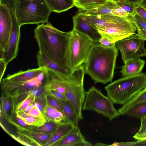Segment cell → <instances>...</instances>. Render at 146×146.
Returning a JSON list of instances; mask_svg holds the SVG:
<instances>
[{
    "label": "cell",
    "mask_w": 146,
    "mask_h": 146,
    "mask_svg": "<svg viewBox=\"0 0 146 146\" xmlns=\"http://www.w3.org/2000/svg\"><path fill=\"white\" fill-rule=\"evenodd\" d=\"M53 133H43L32 131L29 136L37 145H44L50 138Z\"/></svg>",
    "instance_id": "obj_26"
},
{
    "label": "cell",
    "mask_w": 146,
    "mask_h": 146,
    "mask_svg": "<svg viewBox=\"0 0 146 146\" xmlns=\"http://www.w3.org/2000/svg\"><path fill=\"white\" fill-rule=\"evenodd\" d=\"M34 33L39 48L38 52L71 72L66 64L70 32L61 31L48 22L38 25Z\"/></svg>",
    "instance_id": "obj_1"
},
{
    "label": "cell",
    "mask_w": 146,
    "mask_h": 146,
    "mask_svg": "<svg viewBox=\"0 0 146 146\" xmlns=\"http://www.w3.org/2000/svg\"><path fill=\"white\" fill-rule=\"evenodd\" d=\"M95 146H107L108 145H106V144H104L103 143H96L95 145H94Z\"/></svg>",
    "instance_id": "obj_50"
},
{
    "label": "cell",
    "mask_w": 146,
    "mask_h": 146,
    "mask_svg": "<svg viewBox=\"0 0 146 146\" xmlns=\"http://www.w3.org/2000/svg\"><path fill=\"white\" fill-rule=\"evenodd\" d=\"M138 34L140 35L143 39L146 41V29L141 28H137Z\"/></svg>",
    "instance_id": "obj_43"
},
{
    "label": "cell",
    "mask_w": 146,
    "mask_h": 146,
    "mask_svg": "<svg viewBox=\"0 0 146 146\" xmlns=\"http://www.w3.org/2000/svg\"><path fill=\"white\" fill-rule=\"evenodd\" d=\"M12 20L9 9L0 4V58L8 41L12 28Z\"/></svg>",
    "instance_id": "obj_12"
},
{
    "label": "cell",
    "mask_w": 146,
    "mask_h": 146,
    "mask_svg": "<svg viewBox=\"0 0 146 146\" xmlns=\"http://www.w3.org/2000/svg\"></svg>",
    "instance_id": "obj_52"
},
{
    "label": "cell",
    "mask_w": 146,
    "mask_h": 146,
    "mask_svg": "<svg viewBox=\"0 0 146 146\" xmlns=\"http://www.w3.org/2000/svg\"><path fill=\"white\" fill-rule=\"evenodd\" d=\"M45 96L47 102L51 106L64 113L62 106L58 100L47 94H46Z\"/></svg>",
    "instance_id": "obj_31"
},
{
    "label": "cell",
    "mask_w": 146,
    "mask_h": 146,
    "mask_svg": "<svg viewBox=\"0 0 146 146\" xmlns=\"http://www.w3.org/2000/svg\"><path fill=\"white\" fill-rule=\"evenodd\" d=\"M118 54V50L115 46L106 47L94 43L84 64L85 74L95 83L111 82Z\"/></svg>",
    "instance_id": "obj_2"
},
{
    "label": "cell",
    "mask_w": 146,
    "mask_h": 146,
    "mask_svg": "<svg viewBox=\"0 0 146 146\" xmlns=\"http://www.w3.org/2000/svg\"><path fill=\"white\" fill-rule=\"evenodd\" d=\"M133 137L138 141L146 140V133L138 135H134Z\"/></svg>",
    "instance_id": "obj_45"
},
{
    "label": "cell",
    "mask_w": 146,
    "mask_h": 146,
    "mask_svg": "<svg viewBox=\"0 0 146 146\" xmlns=\"http://www.w3.org/2000/svg\"><path fill=\"white\" fill-rule=\"evenodd\" d=\"M18 3H23L31 1L37 0H17Z\"/></svg>",
    "instance_id": "obj_49"
},
{
    "label": "cell",
    "mask_w": 146,
    "mask_h": 146,
    "mask_svg": "<svg viewBox=\"0 0 146 146\" xmlns=\"http://www.w3.org/2000/svg\"><path fill=\"white\" fill-rule=\"evenodd\" d=\"M108 0H74V5L80 10H87L103 4Z\"/></svg>",
    "instance_id": "obj_24"
},
{
    "label": "cell",
    "mask_w": 146,
    "mask_h": 146,
    "mask_svg": "<svg viewBox=\"0 0 146 146\" xmlns=\"http://www.w3.org/2000/svg\"><path fill=\"white\" fill-rule=\"evenodd\" d=\"M52 12L44 0L17 3V17L21 26L47 23Z\"/></svg>",
    "instance_id": "obj_6"
},
{
    "label": "cell",
    "mask_w": 146,
    "mask_h": 146,
    "mask_svg": "<svg viewBox=\"0 0 146 146\" xmlns=\"http://www.w3.org/2000/svg\"><path fill=\"white\" fill-rule=\"evenodd\" d=\"M76 127L69 121L61 123L44 146H54Z\"/></svg>",
    "instance_id": "obj_17"
},
{
    "label": "cell",
    "mask_w": 146,
    "mask_h": 146,
    "mask_svg": "<svg viewBox=\"0 0 146 146\" xmlns=\"http://www.w3.org/2000/svg\"><path fill=\"white\" fill-rule=\"evenodd\" d=\"M145 40L135 33L115 43V46L121 53L124 63L127 60L141 57H146Z\"/></svg>",
    "instance_id": "obj_10"
},
{
    "label": "cell",
    "mask_w": 146,
    "mask_h": 146,
    "mask_svg": "<svg viewBox=\"0 0 146 146\" xmlns=\"http://www.w3.org/2000/svg\"><path fill=\"white\" fill-rule=\"evenodd\" d=\"M37 60L38 67H45L48 70L61 77L67 78L72 72L65 70L44 55L38 53Z\"/></svg>",
    "instance_id": "obj_13"
},
{
    "label": "cell",
    "mask_w": 146,
    "mask_h": 146,
    "mask_svg": "<svg viewBox=\"0 0 146 146\" xmlns=\"http://www.w3.org/2000/svg\"><path fill=\"white\" fill-rule=\"evenodd\" d=\"M34 107L33 104L27 107L24 111L27 113L31 109Z\"/></svg>",
    "instance_id": "obj_48"
},
{
    "label": "cell",
    "mask_w": 146,
    "mask_h": 146,
    "mask_svg": "<svg viewBox=\"0 0 146 146\" xmlns=\"http://www.w3.org/2000/svg\"><path fill=\"white\" fill-rule=\"evenodd\" d=\"M16 114V116L23 119L29 125L38 127L43 125L46 121L44 118L32 115L24 111H17Z\"/></svg>",
    "instance_id": "obj_23"
},
{
    "label": "cell",
    "mask_w": 146,
    "mask_h": 146,
    "mask_svg": "<svg viewBox=\"0 0 146 146\" xmlns=\"http://www.w3.org/2000/svg\"><path fill=\"white\" fill-rule=\"evenodd\" d=\"M146 133V116L141 119V125L138 131L135 135H138Z\"/></svg>",
    "instance_id": "obj_38"
},
{
    "label": "cell",
    "mask_w": 146,
    "mask_h": 146,
    "mask_svg": "<svg viewBox=\"0 0 146 146\" xmlns=\"http://www.w3.org/2000/svg\"><path fill=\"white\" fill-rule=\"evenodd\" d=\"M85 93L83 110L95 111L108 117L110 120L120 115L115 108L112 100L108 96L104 95L100 90L92 86Z\"/></svg>",
    "instance_id": "obj_8"
},
{
    "label": "cell",
    "mask_w": 146,
    "mask_h": 146,
    "mask_svg": "<svg viewBox=\"0 0 146 146\" xmlns=\"http://www.w3.org/2000/svg\"><path fill=\"white\" fill-rule=\"evenodd\" d=\"M145 64V60L139 58L127 60L121 68L122 77L131 76L141 73Z\"/></svg>",
    "instance_id": "obj_15"
},
{
    "label": "cell",
    "mask_w": 146,
    "mask_h": 146,
    "mask_svg": "<svg viewBox=\"0 0 146 146\" xmlns=\"http://www.w3.org/2000/svg\"><path fill=\"white\" fill-rule=\"evenodd\" d=\"M47 103V101L44 95L43 97L36 96L35 102L33 105L34 107L37 108L42 113Z\"/></svg>",
    "instance_id": "obj_32"
},
{
    "label": "cell",
    "mask_w": 146,
    "mask_h": 146,
    "mask_svg": "<svg viewBox=\"0 0 146 146\" xmlns=\"http://www.w3.org/2000/svg\"><path fill=\"white\" fill-rule=\"evenodd\" d=\"M46 69L45 67H38L25 71L20 70L14 74H8L4 78L12 82L26 81L37 76Z\"/></svg>",
    "instance_id": "obj_16"
},
{
    "label": "cell",
    "mask_w": 146,
    "mask_h": 146,
    "mask_svg": "<svg viewBox=\"0 0 146 146\" xmlns=\"http://www.w3.org/2000/svg\"><path fill=\"white\" fill-rule=\"evenodd\" d=\"M1 100V104L0 110L2 113L7 117V111L9 110L11 106L10 98L9 97L4 98L2 95Z\"/></svg>",
    "instance_id": "obj_30"
},
{
    "label": "cell",
    "mask_w": 146,
    "mask_h": 146,
    "mask_svg": "<svg viewBox=\"0 0 146 146\" xmlns=\"http://www.w3.org/2000/svg\"><path fill=\"white\" fill-rule=\"evenodd\" d=\"M137 5L141 6L146 9V0H142L139 4Z\"/></svg>",
    "instance_id": "obj_47"
},
{
    "label": "cell",
    "mask_w": 146,
    "mask_h": 146,
    "mask_svg": "<svg viewBox=\"0 0 146 146\" xmlns=\"http://www.w3.org/2000/svg\"><path fill=\"white\" fill-rule=\"evenodd\" d=\"M58 100L62 106L67 120L72 123L75 126H78L80 120L72 104L68 100L66 101Z\"/></svg>",
    "instance_id": "obj_21"
},
{
    "label": "cell",
    "mask_w": 146,
    "mask_h": 146,
    "mask_svg": "<svg viewBox=\"0 0 146 146\" xmlns=\"http://www.w3.org/2000/svg\"><path fill=\"white\" fill-rule=\"evenodd\" d=\"M61 123L46 121L42 125L37 127L35 131L43 133H53Z\"/></svg>",
    "instance_id": "obj_27"
},
{
    "label": "cell",
    "mask_w": 146,
    "mask_h": 146,
    "mask_svg": "<svg viewBox=\"0 0 146 146\" xmlns=\"http://www.w3.org/2000/svg\"><path fill=\"white\" fill-rule=\"evenodd\" d=\"M42 113L46 121L57 123L68 121L63 113L52 107L47 101Z\"/></svg>",
    "instance_id": "obj_19"
},
{
    "label": "cell",
    "mask_w": 146,
    "mask_h": 146,
    "mask_svg": "<svg viewBox=\"0 0 146 146\" xmlns=\"http://www.w3.org/2000/svg\"><path fill=\"white\" fill-rule=\"evenodd\" d=\"M37 96L30 92L27 97L21 102L18 104L16 108V112L24 111L28 106L33 104L35 102Z\"/></svg>",
    "instance_id": "obj_28"
},
{
    "label": "cell",
    "mask_w": 146,
    "mask_h": 146,
    "mask_svg": "<svg viewBox=\"0 0 146 146\" xmlns=\"http://www.w3.org/2000/svg\"><path fill=\"white\" fill-rule=\"evenodd\" d=\"M143 18V17H142ZM145 20V21H146V19H145V18H143Z\"/></svg>",
    "instance_id": "obj_51"
},
{
    "label": "cell",
    "mask_w": 146,
    "mask_h": 146,
    "mask_svg": "<svg viewBox=\"0 0 146 146\" xmlns=\"http://www.w3.org/2000/svg\"><path fill=\"white\" fill-rule=\"evenodd\" d=\"M133 21L137 29L139 28L146 29V21L137 13L133 16Z\"/></svg>",
    "instance_id": "obj_33"
},
{
    "label": "cell",
    "mask_w": 146,
    "mask_h": 146,
    "mask_svg": "<svg viewBox=\"0 0 146 146\" xmlns=\"http://www.w3.org/2000/svg\"><path fill=\"white\" fill-rule=\"evenodd\" d=\"M17 121L20 125L23 126H29L24 120L19 117L16 115Z\"/></svg>",
    "instance_id": "obj_46"
},
{
    "label": "cell",
    "mask_w": 146,
    "mask_h": 146,
    "mask_svg": "<svg viewBox=\"0 0 146 146\" xmlns=\"http://www.w3.org/2000/svg\"><path fill=\"white\" fill-rule=\"evenodd\" d=\"M52 12L58 13L66 11L74 6V0H44Z\"/></svg>",
    "instance_id": "obj_20"
},
{
    "label": "cell",
    "mask_w": 146,
    "mask_h": 146,
    "mask_svg": "<svg viewBox=\"0 0 146 146\" xmlns=\"http://www.w3.org/2000/svg\"><path fill=\"white\" fill-rule=\"evenodd\" d=\"M85 74L83 64L73 71L69 77L60 76L65 89V95L74 107L80 120L84 118L82 111L86 96L84 84Z\"/></svg>",
    "instance_id": "obj_5"
},
{
    "label": "cell",
    "mask_w": 146,
    "mask_h": 146,
    "mask_svg": "<svg viewBox=\"0 0 146 146\" xmlns=\"http://www.w3.org/2000/svg\"><path fill=\"white\" fill-rule=\"evenodd\" d=\"M116 2H126L135 3L136 4H139L142 0H113Z\"/></svg>",
    "instance_id": "obj_44"
},
{
    "label": "cell",
    "mask_w": 146,
    "mask_h": 146,
    "mask_svg": "<svg viewBox=\"0 0 146 146\" xmlns=\"http://www.w3.org/2000/svg\"><path fill=\"white\" fill-rule=\"evenodd\" d=\"M92 143L86 140L80 141L75 143L72 146H92Z\"/></svg>",
    "instance_id": "obj_41"
},
{
    "label": "cell",
    "mask_w": 146,
    "mask_h": 146,
    "mask_svg": "<svg viewBox=\"0 0 146 146\" xmlns=\"http://www.w3.org/2000/svg\"><path fill=\"white\" fill-rule=\"evenodd\" d=\"M99 43L102 46L106 47L115 46V43L110 38L104 36H101Z\"/></svg>",
    "instance_id": "obj_36"
},
{
    "label": "cell",
    "mask_w": 146,
    "mask_h": 146,
    "mask_svg": "<svg viewBox=\"0 0 146 146\" xmlns=\"http://www.w3.org/2000/svg\"><path fill=\"white\" fill-rule=\"evenodd\" d=\"M97 30L101 36L110 38L115 43L134 33L137 29L131 19L109 15Z\"/></svg>",
    "instance_id": "obj_7"
},
{
    "label": "cell",
    "mask_w": 146,
    "mask_h": 146,
    "mask_svg": "<svg viewBox=\"0 0 146 146\" xmlns=\"http://www.w3.org/2000/svg\"><path fill=\"white\" fill-rule=\"evenodd\" d=\"M16 0H8L5 3L10 13L12 28L7 43L4 50L2 57L8 64L17 56L21 36L20 26L17 18Z\"/></svg>",
    "instance_id": "obj_9"
},
{
    "label": "cell",
    "mask_w": 146,
    "mask_h": 146,
    "mask_svg": "<svg viewBox=\"0 0 146 146\" xmlns=\"http://www.w3.org/2000/svg\"><path fill=\"white\" fill-rule=\"evenodd\" d=\"M146 146V140L139 141H138L128 142H115L109 146Z\"/></svg>",
    "instance_id": "obj_35"
},
{
    "label": "cell",
    "mask_w": 146,
    "mask_h": 146,
    "mask_svg": "<svg viewBox=\"0 0 146 146\" xmlns=\"http://www.w3.org/2000/svg\"><path fill=\"white\" fill-rule=\"evenodd\" d=\"M135 11L136 13L142 17L146 19V9L145 8L137 5Z\"/></svg>",
    "instance_id": "obj_40"
},
{
    "label": "cell",
    "mask_w": 146,
    "mask_h": 146,
    "mask_svg": "<svg viewBox=\"0 0 146 146\" xmlns=\"http://www.w3.org/2000/svg\"><path fill=\"white\" fill-rule=\"evenodd\" d=\"M116 2L118 5L129 14L133 16L136 13L135 10L137 4L126 2Z\"/></svg>",
    "instance_id": "obj_29"
},
{
    "label": "cell",
    "mask_w": 146,
    "mask_h": 146,
    "mask_svg": "<svg viewBox=\"0 0 146 146\" xmlns=\"http://www.w3.org/2000/svg\"><path fill=\"white\" fill-rule=\"evenodd\" d=\"M8 64L2 58H0V81L4 75Z\"/></svg>",
    "instance_id": "obj_39"
},
{
    "label": "cell",
    "mask_w": 146,
    "mask_h": 146,
    "mask_svg": "<svg viewBox=\"0 0 146 146\" xmlns=\"http://www.w3.org/2000/svg\"><path fill=\"white\" fill-rule=\"evenodd\" d=\"M119 7L113 0H108L104 3L87 10H79V12L86 14H96L114 15L118 16Z\"/></svg>",
    "instance_id": "obj_14"
},
{
    "label": "cell",
    "mask_w": 146,
    "mask_h": 146,
    "mask_svg": "<svg viewBox=\"0 0 146 146\" xmlns=\"http://www.w3.org/2000/svg\"><path fill=\"white\" fill-rule=\"evenodd\" d=\"M94 43L86 36L74 30L70 31L66 64L72 72L84 64Z\"/></svg>",
    "instance_id": "obj_4"
},
{
    "label": "cell",
    "mask_w": 146,
    "mask_h": 146,
    "mask_svg": "<svg viewBox=\"0 0 146 146\" xmlns=\"http://www.w3.org/2000/svg\"><path fill=\"white\" fill-rule=\"evenodd\" d=\"M146 87V74L143 73L122 77L104 87L108 96L114 104L123 105Z\"/></svg>",
    "instance_id": "obj_3"
},
{
    "label": "cell",
    "mask_w": 146,
    "mask_h": 146,
    "mask_svg": "<svg viewBox=\"0 0 146 146\" xmlns=\"http://www.w3.org/2000/svg\"><path fill=\"white\" fill-rule=\"evenodd\" d=\"M145 101H146V87L123 104L117 111L120 115H123L133 106Z\"/></svg>",
    "instance_id": "obj_22"
},
{
    "label": "cell",
    "mask_w": 146,
    "mask_h": 146,
    "mask_svg": "<svg viewBox=\"0 0 146 146\" xmlns=\"http://www.w3.org/2000/svg\"><path fill=\"white\" fill-rule=\"evenodd\" d=\"M47 94L58 100L66 101L68 99L65 95L58 91L53 90H45Z\"/></svg>",
    "instance_id": "obj_34"
},
{
    "label": "cell",
    "mask_w": 146,
    "mask_h": 146,
    "mask_svg": "<svg viewBox=\"0 0 146 146\" xmlns=\"http://www.w3.org/2000/svg\"><path fill=\"white\" fill-rule=\"evenodd\" d=\"M11 136L14 139L17 141L21 144L26 146H33L30 143H27L19 137H16L15 136L11 134Z\"/></svg>",
    "instance_id": "obj_42"
},
{
    "label": "cell",
    "mask_w": 146,
    "mask_h": 146,
    "mask_svg": "<svg viewBox=\"0 0 146 146\" xmlns=\"http://www.w3.org/2000/svg\"><path fill=\"white\" fill-rule=\"evenodd\" d=\"M73 21L72 30L86 36L94 43H99L101 36L97 30L90 23L85 14L78 12L73 17Z\"/></svg>",
    "instance_id": "obj_11"
},
{
    "label": "cell",
    "mask_w": 146,
    "mask_h": 146,
    "mask_svg": "<svg viewBox=\"0 0 146 146\" xmlns=\"http://www.w3.org/2000/svg\"><path fill=\"white\" fill-rule=\"evenodd\" d=\"M85 140V137L82 133L78 126L54 146H72L76 142Z\"/></svg>",
    "instance_id": "obj_18"
},
{
    "label": "cell",
    "mask_w": 146,
    "mask_h": 146,
    "mask_svg": "<svg viewBox=\"0 0 146 146\" xmlns=\"http://www.w3.org/2000/svg\"><path fill=\"white\" fill-rule=\"evenodd\" d=\"M129 115L141 119L146 116V101L143 102L133 106L126 112Z\"/></svg>",
    "instance_id": "obj_25"
},
{
    "label": "cell",
    "mask_w": 146,
    "mask_h": 146,
    "mask_svg": "<svg viewBox=\"0 0 146 146\" xmlns=\"http://www.w3.org/2000/svg\"><path fill=\"white\" fill-rule=\"evenodd\" d=\"M27 113L29 114L36 117L44 118L42 113L36 107H34Z\"/></svg>",
    "instance_id": "obj_37"
}]
</instances>
